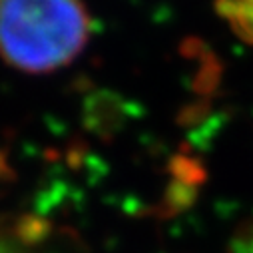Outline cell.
<instances>
[{
	"label": "cell",
	"instance_id": "6da1fadb",
	"mask_svg": "<svg viewBox=\"0 0 253 253\" xmlns=\"http://www.w3.org/2000/svg\"><path fill=\"white\" fill-rule=\"evenodd\" d=\"M90 32L82 0H0V56L22 72L46 74L68 66Z\"/></svg>",
	"mask_w": 253,
	"mask_h": 253
},
{
	"label": "cell",
	"instance_id": "7a4b0ae2",
	"mask_svg": "<svg viewBox=\"0 0 253 253\" xmlns=\"http://www.w3.org/2000/svg\"><path fill=\"white\" fill-rule=\"evenodd\" d=\"M0 235V253H86L70 231H54L36 217H20Z\"/></svg>",
	"mask_w": 253,
	"mask_h": 253
},
{
	"label": "cell",
	"instance_id": "3957f363",
	"mask_svg": "<svg viewBox=\"0 0 253 253\" xmlns=\"http://www.w3.org/2000/svg\"><path fill=\"white\" fill-rule=\"evenodd\" d=\"M86 122L96 134L110 136L126 122V106L112 94H100L86 108Z\"/></svg>",
	"mask_w": 253,
	"mask_h": 253
},
{
	"label": "cell",
	"instance_id": "277c9868",
	"mask_svg": "<svg viewBox=\"0 0 253 253\" xmlns=\"http://www.w3.org/2000/svg\"><path fill=\"white\" fill-rule=\"evenodd\" d=\"M198 198V187L196 185H189L177 179H171L166 194H164V202H162V215H175L187 208H192L194 202Z\"/></svg>",
	"mask_w": 253,
	"mask_h": 253
},
{
	"label": "cell",
	"instance_id": "5b68a950",
	"mask_svg": "<svg viewBox=\"0 0 253 253\" xmlns=\"http://www.w3.org/2000/svg\"><path fill=\"white\" fill-rule=\"evenodd\" d=\"M202 62L204 64H202L198 76L194 78V90L200 92L202 96H210L217 90V86L221 82V64L211 52H208L202 58Z\"/></svg>",
	"mask_w": 253,
	"mask_h": 253
},
{
	"label": "cell",
	"instance_id": "8992f818",
	"mask_svg": "<svg viewBox=\"0 0 253 253\" xmlns=\"http://www.w3.org/2000/svg\"><path fill=\"white\" fill-rule=\"evenodd\" d=\"M169 171L173 173V179L183 181V183H189V185H196V187L200 183H204L206 177H208L206 168L198 160L187 158V156H175L171 160Z\"/></svg>",
	"mask_w": 253,
	"mask_h": 253
},
{
	"label": "cell",
	"instance_id": "52a82bcc",
	"mask_svg": "<svg viewBox=\"0 0 253 253\" xmlns=\"http://www.w3.org/2000/svg\"><path fill=\"white\" fill-rule=\"evenodd\" d=\"M215 12L223 20L233 22L237 18L253 14V0H215Z\"/></svg>",
	"mask_w": 253,
	"mask_h": 253
},
{
	"label": "cell",
	"instance_id": "ba28073f",
	"mask_svg": "<svg viewBox=\"0 0 253 253\" xmlns=\"http://www.w3.org/2000/svg\"><path fill=\"white\" fill-rule=\"evenodd\" d=\"M231 253H253V217L243 219L231 235Z\"/></svg>",
	"mask_w": 253,
	"mask_h": 253
},
{
	"label": "cell",
	"instance_id": "9c48e42d",
	"mask_svg": "<svg viewBox=\"0 0 253 253\" xmlns=\"http://www.w3.org/2000/svg\"><path fill=\"white\" fill-rule=\"evenodd\" d=\"M208 112H210V104L208 102H196L192 106L183 108V112L179 114V122L187 124V126L189 124H198L208 116Z\"/></svg>",
	"mask_w": 253,
	"mask_h": 253
},
{
	"label": "cell",
	"instance_id": "30bf717a",
	"mask_svg": "<svg viewBox=\"0 0 253 253\" xmlns=\"http://www.w3.org/2000/svg\"><path fill=\"white\" fill-rule=\"evenodd\" d=\"M229 24H231L233 34L239 40H243L245 44H251L253 46V14H247L243 18H237V20H233Z\"/></svg>",
	"mask_w": 253,
	"mask_h": 253
},
{
	"label": "cell",
	"instance_id": "8fae6325",
	"mask_svg": "<svg viewBox=\"0 0 253 253\" xmlns=\"http://www.w3.org/2000/svg\"><path fill=\"white\" fill-rule=\"evenodd\" d=\"M8 175H12V169L8 168V162H6L4 154L0 152V179H2V177H8Z\"/></svg>",
	"mask_w": 253,
	"mask_h": 253
}]
</instances>
